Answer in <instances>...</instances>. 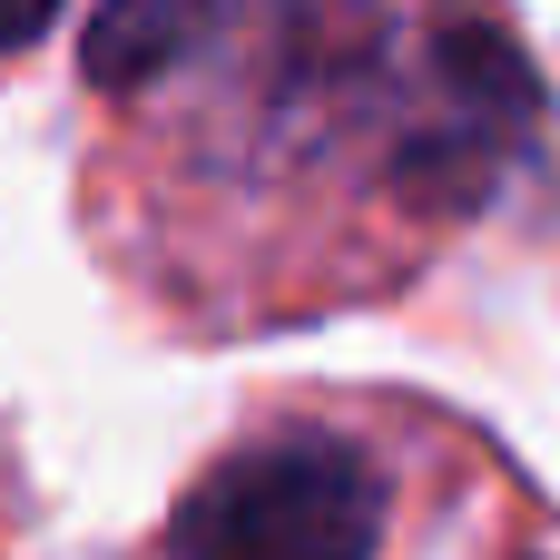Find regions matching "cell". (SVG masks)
<instances>
[{
    "label": "cell",
    "instance_id": "cell-4",
    "mask_svg": "<svg viewBox=\"0 0 560 560\" xmlns=\"http://www.w3.org/2000/svg\"><path fill=\"white\" fill-rule=\"evenodd\" d=\"M59 20V0H0V49H20V39H39Z\"/></svg>",
    "mask_w": 560,
    "mask_h": 560
},
{
    "label": "cell",
    "instance_id": "cell-2",
    "mask_svg": "<svg viewBox=\"0 0 560 560\" xmlns=\"http://www.w3.org/2000/svg\"><path fill=\"white\" fill-rule=\"evenodd\" d=\"M384 472L335 433H266L226 453L167 522L158 560H374Z\"/></svg>",
    "mask_w": 560,
    "mask_h": 560
},
{
    "label": "cell",
    "instance_id": "cell-3",
    "mask_svg": "<svg viewBox=\"0 0 560 560\" xmlns=\"http://www.w3.org/2000/svg\"><path fill=\"white\" fill-rule=\"evenodd\" d=\"M187 20H197V0H98V20H89V79L98 89H118V98H138L167 59H177V39H187Z\"/></svg>",
    "mask_w": 560,
    "mask_h": 560
},
{
    "label": "cell",
    "instance_id": "cell-1",
    "mask_svg": "<svg viewBox=\"0 0 560 560\" xmlns=\"http://www.w3.org/2000/svg\"><path fill=\"white\" fill-rule=\"evenodd\" d=\"M138 98L217 197L413 246L541 148V69L482 0H197Z\"/></svg>",
    "mask_w": 560,
    "mask_h": 560
}]
</instances>
